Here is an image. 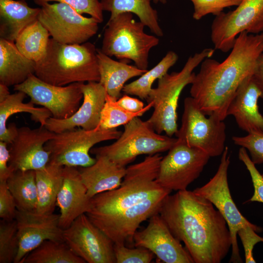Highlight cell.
<instances>
[{
    "label": "cell",
    "mask_w": 263,
    "mask_h": 263,
    "mask_svg": "<svg viewBox=\"0 0 263 263\" xmlns=\"http://www.w3.org/2000/svg\"><path fill=\"white\" fill-rule=\"evenodd\" d=\"M91 199L77 167H64L63 182L56 202L60 211V227L63 229L68 228L78 216L88 212L91 208Z\"/></svg>",
    "instance_id": "ffe728a7"
},
{
    "label": "cell",
    "mask_w": 263,
    "mask_h": 263,
    "mask_svg": "<svg viewBox=\"0 0 263 263\" xmlns=\"http://www.w3.org/2000/svg\"><path fill=\"white\" fill-rule=\"evenodd\" d=\"M177 138L161 135L155 132L146 121L139 117L124 125L120 136L113 144L93 148L90 152L104 155L124 167L143 154L152 155L168 151Z\"/></svg>",
    "instance_id": "52a82bcc"
},
{
    "label": "cell",
    "mask_w": 263,
    "mask_h": 263,
    "mask_svg": "<svg viewBox=\"0 0 263 263\" xmlns=\"http://www.w3.org/2000/svg\"><path fill=\"white\" fill-rule=\"evenodd\" d=\"M220 165L214 176L204 186L193 191L209 201L226 221L231 237L232 254L230 262L242 263L237 242L238 231L247 226H256L249 222L239 211L231 195L227 171L230 164L228 149L225 147L221 155Z\"/></svg>",
    "instance_id": "30bf717a"
},
{
    "label": "cell",
    "mask_w": 263,
    "mask_h": 263,
    "mask_svg": "<svg viewBox=\"0 0 263 263\" xmlns=\"http://www.w3.org/2000/svg\"><path fill=\"white\" fill-rule=\"evenodd\" d=\"M263 52V32L240 33L227 57L222 62L207 58L201 63L190 89V96L207 115L222 120L238 88L253 75Z\"/></svg>",
    "instance_id": "3957f363"
},
{
    "label": "cell",
    "mask_w": 263,
    "mask_h": 263,
    "mask_svg": "<svg viewBox=\"0 0 263 263\" xmlns=\"http://www.w3.org/2000/svg\"><path fill=\"white\" fill-rule=\"evenodd\" d=\"M27 95L23 92L17 91L10 94L4 101L0 102V141L11 144L16 136L18 128L15 123L6 126L7 121L13 114L19 113L31 114L32 119L45 125L47 120L52 117L50 112L44 107L38 108L30 101L23 102Z\"/></svg>",
    "instance_id": "603a6c76"
},
{
    "label": "cell",
    "mask_w": 263,
    "mask_h": 263,
    "mask_svg": "<svg viewBox=\"0 0 263 263\" xmlns=\"http://www.w3.org/2000/svg\"><path fill=\"white\" fill-rule=\"evenodd\" d=\"M64 242L46 240L30 252L20 263H85Z\"/></svg>",
    "instance_id": "4dcf8cb0"
},
{
    "label": "cell",
    "mask_w": 263,
    "mask_h": 263,
    "mask_svg": "<svg viewBox=\"0 0 263 263\" xmlns=\"http://www.w3.org/2000/svg\"><path fill=\"white\" fill-rule=\"evenodd\" d=\"M145 25L123 13L109 19L104 31L101 50L120 60L132 61L139 69L147 70L150 50L158 45V37L146 33Z\"/></svg>",
    "instance_id": "8992f818"
},
{
    "label": "cell",
    "mask_w": 263,
    "mask_h": 263,
    "mask_svg": "<svg viewBox=\"0 0 263 263\" xmlns=\"http://www.w3.org/2000/svg\"><path fill=\"white\" fill-rule=\"evenodd\" d=\"M56 133L45 126L32 129L28 127L18 128L10 144L9 165L13 169L37 170L44 168L49 163L51 152L44 145L53 138Z\"/></svg>",
    "instance_id": "2e32d148"
},
{
    "label": "cell",
    "mask_w": 263,
    "mask_h": 263,
    "mask_svg": "<svg viewBox=\"0 0 263 263\" xmlns=\"http://www.w3.org/2000/svg\"><path fill=\"white\" fill-rule=\"evenodd\" d=\"M10 94L8 86L0 83V102L4 101Z\"/></svg>",
    "instance_id": "f6af8a7d"
},
{
    "label": "cell",
    "mask_w": 263,
    "mask_h": 263,
    "mask_svg": "<svg viewBox=\"0 0 263 263\" xmlns=\"http://www.w3.org/2000/svg\"><path fill=\"white\" fill-rule=\"evenodd\" d=\"M40 10L29 7L24 0H0V38L15 42L20 32L38 19Z\"/></svg>",
    "instance_id": "484cf974"
},
{
    "label": "cell",
    "mask_w": 263,
    "mask_h": 263,
    "mask_svg": "<svg viewBox=\"0 0 263 263\" xmlns=\"http://www.w3.org/2000/svg\"><path fill=\"white\" fill-rule=\"evenodd\" d=\"M153 2L156 4L161 3L162 4H166L167 0H152Z\"/></svg>",
    "instance_id": "bcb514c9"
},
{
    "label": "cell",
    "mask_w": 263,
    "mask_h": 263,
    "mask_svg": "<svg viewBox=\"0 0 263 263\" xmlns=\"http://www.w3.org/2000/svg\"><path fill=\"white\" fill-rule=\"evenodd\" d=\"M238 156L249 172L254 187L253 195L246 202H258L263 203V175L256 168L245 148H240Z\"/></svg>",
    "instance_id": "f35d334b"
},
{
    "label": "cell",
    "mask_w": 263,
    "mask_h": 263,
    "mask_svg": "<svg viewBox=\"0 0 263 263\" xmlns=\"http://www.w3.org/2000/svg\"><path fill=\"white\" fill-rule=\"evenodd\" d=\"M207 116L193 98L186 97L181 125L175 135L178 140L202 150L210 157L218 156L225 148L226 126L216 116Z\"/></svg>",
    "instance_id": "9c48e42d"
},
{
    "label": "cell",
    "mask_w": 263,
    "mask_h": 263,
    "mask_svg": "<svg viewBox=\"0 0 263 263\" xmlns=\"http://www.w3.org/2000/svg\"><path fill=\"white\" fill-rule=\"evenodd\" d=\"M35 75L44 82L60 86L99 82L97 48L89 42L68 44L50 38L45 55L36 62Z\"/></svg>",
    "instance_id": "277c9868"
},
{
    "label": "cell",
    "mask_w": 263,
    "mask_h": 263,
    "mask_svg": "<svg viewBox=\"0 0 263 263\" xmlns=\"http://www.w3.org/2000/svg\"><path fill=\"white\" fill-rule=\"evenodd\" d=\"M64 167L51 162L43 169L35 170L38 202L36 212L54 213L56 198L62 184Z\"/></svg>",
    "instance_id": "4316f807"
},
{
    "label": "cell",
    "mask_w": 263,
    "mask_h": 263,
    "mask_svg": "<svg viewBox=\"0 0 263 263\" xmlns=\"http://www.w3.org/2000/svg\"><path fill=\"white\" fill-rule=\"evenodd\" d=\"M152 103L149 102L140 111L137 113L129 112L117 103V99L107 94L106 101L102 109L98 129L110 130L125 125L133 118L140 117L152 108Z\"/></svg>",
    "instance_id": "d6a6232c"
},
{
    "label": "cell",
    "mask_w": 263,
    "mask_h": 263,
    "mask_svg": "<svg viewBox=\"0 0 263 263\" xmlns=\"http://www.w3.org/2000/svg\"><path fill=\"white\" fill-rule=\"evenodd\" d=\"M178 59V56L175 52L169 51L154 67L147 70L136 80L126 84L122 92L126 94L137 96L147 100L152 89L153 82L168 73Z\"/></svg>",
    "instance_id": "1f68e13d"
},
{
    "label": "cell",
    "mask_w": 263,
    "mask_h": 263,
    "mask_svg": "<svg viewBox=\"0 0 263 263\" xmlns=\"http://www.w3.org/2000/svg\"><path fill=\"white\" fill-rule=\"evenodd\" d=\"M19 249L17 223L15 220L0 222V263H14Z\"/></svg>",
    "instance_id": "836d02e7"
},
{
    "label": "cell",
    "mask_w": 263,
    "mask_h": 263,
    "mask_svg": "<svg viewBox=\"0 0 263 263\" xmlns=\"http://www.w3.org/2000/svg\"><path fill=\"white\" fill-rule=\"evenodd\" d=\"M100 82L105 88L107 93L118 99L126 82L129 79L140 76L147 70L131 65L126 61H116L106 55L101 49L97 48Z\"/></svg>",
    "instance_id": "cb8c5ba5"
},
{
    "label": "cell",
    "mask_w": 263,
    "mask_h": 263,
    "mask_svg": "<svg viewBox=\"0 0 263 263\" xmlns=\"http://www.w3.org/2000/svg\"><path fill=\"white\" fill-rule=\"evenodd\" d=\"M36 62L23 55L14 41L0 38V83L9 87L35 74Z\"/></svg>",
    "instance_id": "d4e9b609"
},
{
    "label": "cell",
    "mask_w": 263,
    "mask_h": 263,
    "mask_svg": "<svg viewBox=\"0 0 263 263\" xmlns=\"http://www.w3.org/2000/svg\"><path fill=\"white\" fill-rule=\"evenodd\" d=\"M50 37L47 30L37 19L20 32L15 44L23 55L37 62L46 54Z\"/></svg>",
    "instance_id": "f546056e"
},
{
    "label": "cell",
    "mask_w": 263,
    "mask_h": 263,
    "mask_svg": "<svg viewBox=\"0 0 263 263\" xmlns=\"http://www.w3.org/2000/svg\"><path fill=\"white\" fill-rule=\"evenodd\" d=\"M117 102L123 108L132 113L138 112L145 107L144 104L142 101L126 94L119 98Z\"/></svg>",
    "instance_id": "7bdbcfd3"
},
{
    "label": "cell",
    "mask_w": 263,
    "mask_h": 263,
    "mask_svg": "<svg viewBox=\"0 0 263 263\" xmlns=\"http://www.w3.org/2000/svg\"><path fill=\"white\" fill-rule=\"evenodd\" d=\"M59 214H44L17 210L19 249L14 263H20L31 251L46 240L64 242L63 230L59 225Z\"/></svg>",
    "instance_id": "e0dca14e"
},
{
    "label": "cell",
    "mask_w": 263,
    "mask_h": 263,
    "mask_svg": "<svg viewBox=\"0 0 263 263\" xmlns=\"http://www.w3.org/2000/svg\"><path fill=\"white\" fill-rule=\"evenodd\" d=\"M210 157L177 139L161 159L156 181L170 191L186 190L200 176Z\"/></svg>",
    "instance_id": "7c38bea8"
},
{
    "label": "cell",
    "mask_w": 263,
    "mask_h": 263,
    "mask_svg": "<svg viewBox=\"0 0 263 263\" xmlns=\"http://www.w3.org/2000/svg\"><path fill=\"white\" fill-rule=\"evenodd\" d=\"M262 228L258 226H247L241 228L238 232L242 241L246 263H255L256 261L253 255L254 246L259 242H263V237H260L257 232H260Z\"/></svg>",
    "instance_id": "ab89813d"
},
{
    "label": "cell",
    "mask_w": 263,
    "mask_h": 263,
    "mask_svg": "<svg viewBox=\"0 0 263 263\" xmlns=\"http://www.w3.org/2000/svg\"><path fill=\"white\" fill-rule=\"evenodd\" d=\"M133 240L135 247L149 249L164 263H194L186 248L174 236L159 213L149 219L146 228L136 231Z\"/></svg>",
    "instance_id": "ac0fdd59"
},
{
    "label": "cell",
    "mask_w": 263,
    "mask_h": 263,
    "mask_svg": "<svg viewBox=\"0 0 263 263\" xmlns=\"http://www.w3.org/2000/svg\"><path fill=\"white\" fill-rule=\"evenodd\" d=\"M121 133L116 129L86 130L75 128L56 133L55 137L45 143L44 148L51 152L49 162L63 167H86L96 161L89 153L95 145L116 140Z\"/></svg>",
    "instance_id": "ba28073f"
},
{
    "label": "cell",
    "mask_w": 263,
    "mask_h": 263,
    "mask_svg": "<svg viewBox=\"0 0 263 263\" xmlns=\"http://www.w3.org/2000/svg\"><path fill=\"white\" fill-rule=\"evenodd\" d=\"M81 90L83 98L78 109L66 119L49 118L45 126L49 131L59 133L76 127L86 130L98 128L107 94L106 89L99 82H89L82 83Z\"/></svg>",
    "instance_id": "d6986e66"
},
{
    "label": "cell",
    "mask_w": 263,
    "mask_h": 263,
    "mask_svg": "<svg viewBox=\"0 0 263 263\" xmlns=\"http://www.w3.org/2000/svg\"><path fill=\"white\" fill-rule=\"evenodd\" d=\"M80 82L56 86L43 81L35 74L23 82L15 85L14 90L23 92L34 104L48 110L52 117L58 119L71 116L81 105L83 95Z\"/></svg>",
    "instance_id": "5bb4252c"
},
{
    "label": "cell",
    "mask_w": 263,
    "mask_h": 263,
    "mask_svg": "<svg viewBox=\"0 0 263 263\" xmlns=\"http://www.w3.org/2000/svg\"><path fill=\"white\" fill-rule=\"evenodd\" d=\"M38 19L56 41L68 44H82L96 34V19L77 13L69 5L57 2L41 6Z\"/></svg>",
    "instance_id": "8fae6325"
},
{
    "label": "cell",
    "mask_w": 263,
    "mask_h": 263,
    "mask_svg": "<svg viewBox=\"0 0 263 263\" xmlns=\"http://www.w3.org/2000/svg\"><path fill=\"white\" fill-rule=\"evenodd\" d=\"M215 49L205 48L190 56L179 72L167 73L158 80L157 86L151 89L147 100L152 103L153 111L147 120L154 130L165 132L172 137L178 131L177 109L180 94L186 86L192 83L193 70L207 58H210Z\"/></svg>",
    "instance_id": "5b68a950"
},
{
    "label": "cell",
    "mask_w": 263,
    "mask_h": 263,
    "mask_svg": "<svg viewBox=\"0 0 263 263\" xmlns=\"http://www.w3.org/2000/svg\"><path fill=\"white\" fill-rule=\"evenodd\" d=\"M16 204L10 191L6 181L0 182V217L1 220L15 219L17 211Z\"/></svg>",
    "instance_id": "60d3db41"
},
{
    "label": "cell",
    "mask_w": 263,
    "mask_h": 263,
    "mask_svg": "<svg viewBox=\"0 0 263 263\" xmlns=\"http://www.w3.org/2000/svg\"><path fill=\"white\" fill-rule=\"evenodd\" d=\"M114 252L116 263H150L154 254L142 247L130 248L125 244L114 243Z\"/></svg>",
    "instance_id": "d590c367"
},
{
    "label": "cell",
    "mask_w": 263,
    "mask_h": 263,
    "mask_svg": "<svg viewBox=\"0 0 263 263\" xmlns=\"http://www.w3.org/2000/svg\"></svg>",
    "instance_id": "7dc6e473"
},
{
    "label": "cell",
    "mask_w": 263,
    "mask_h": 263,
    "mask_svg": "<svg viewBox=\"0 0 263 263\" xmlns=\"http://www.w3.org/2000/svg\"><path fill=\"white\" fill-rule=\"evenodd\" d=\"M234 143L247 150L250 159L256 165L263 163V132L254 131L244 136L232 137Z\"/></svg>",
    "instance_id": "e575fe53"
},
{
    "label": "cell",
    "mask_w": 263,
    "mask_h": 263,
    "mask_svg": "<svg viewBox=\"0 0 263 263\" xmlns=\"http://www.w3.org/2000/svg\"><path fill=\"white\" fill-rule=\"evenodd\" d=\"M35 2L42 6L51 1L63 2L69 5L77 13L87 14L96 19L100 23L103 21V9L100 1L98 0H34Z\"/></svg>",
    "instance_id": "74e56055"
},
{
    "label": "cell",
    "mask_w": 263,
    "mask_h": 263,
    "mask_svg": "<svg viewBox=\"0 0 263 263\" xmlns=\"http://www.w3.org/2000/svg\"><path fill=\"white\" fill-rule=\"evenodd\" d=\"M207 199L193 191H178L166 198L159 214L195 263H220L231 247L227 223Z\"/></svg>",
    "instance_id": "7a4b0ae2"
},
{
    "label": "cell",
    "mask_w": 263,
    "mask_h": 263,
    "mask_svg": "<svg viewBox=\"0 0 263 263\" xmlns=\"http://www.w3.org/2000/svg\"><path fill=\"white\" fill-rule=\"evenodd\" d=\"M7 145V143L0 141V182L7 181L15 171L9 165L10 152Z\"/></svg>",
    "instance_id": "b9f144b4"
},
{
    "label": "cell",
    "mask_w": 263,
    "mask_h": 263,
    "mask_svg": "<svg viewBox=\"0 0 263 263\" xmlns=\"http://www.w3.org/2000/svg\"><path fill=\"white\" fill-rule=\"evenodd\" d=\"M6 182L14 198L17 210L36 212L38 194L35 170H16Z\"/></svg>",
    "instance_id": "f1b7e54d"
},
{
    "label": "cell",
    "mask_w": 263,
    "mask_h": 263,
    "mask_svg": "<svg viewBox=\"0 0 263 263\" xmlns=\"http://www.w3.org/2000/svg\"><path fill=\"white\" fill-rule=\"evenodd\" d=\"M263 98V92L253 75L245 78L238 88L227 110L238 127L247 133L263 132V115L259 110L258 100Z\"/></svg>",
    "instance_id": "44dd1931"
},
{
    "label": "cell",
    "mask_w": 263,
    "mask_h": 263,
    "mask_svg": "<svg viewBox=\"0 0 263 263\" xmlns=\"http://www.w3.org/2000/svg\"><path fill=\"white\" fill-rule=\"evenodd\" d=\"M243 32L251 34L263 32V0H242L234 10L216 16L210 35L214 49L228 52Z\"/></svg>",
    "instance_id": "4fadbf2b"
},
{
    "label": "cell",
    "mask_w": 263,
    "mask_h": 263,
    "mask_svg": "<svg viewBox=\"0 0 263 263\" xmlns=\"http://www.w3.org/2000/svg\"><path fill=\"white\" fill-rule=\"evenodd\" d=\"M103 11H108L112 19L123 13L136 15L139 21L158 37L163 36L157 11L151 5V0H101Z\"/></svg>",
    "instance_id": "83f0119b"
},
{
    "label": "cell",
    "mask_w": 263,
    "mask_h": 263,
    "mask_svg": "<svg viewBox=\"0 0 263 263\" xmlns=\"http://www.w3.org/2000/svg\"><path fill=\"white\" fill-rule=\"evenodd\" d=\"M253 76L263 92V52L258 59Z\"/></svg>",
    "instance_id": "ee69618b"
},
{
    "label": "cell",
    "mask_w": 263,
    "mask_h": 263,
    "mask_svg": "<svg viewBox=\"0 0 263 263\" xmlns=\"http://www.w3.org/2000/svg\"><path fill=\"white\" fill-rule=\"evenodd\" d=\"M194 8L193 18L198 20L205 16L212 14L215 16L223 12L224 9L238 6L242 0H189Z\"/></svg>",
    "instance_id": "8d00e7d4"
},
{
    "label": "cell",
    "mask_w": 263,
    "mask_h": 263,
    "mask_svg": "<svg viewBox=\"0 0 263 263\" xmlns=\"http://www.w3.org/2000/svg\"><path fill=\"white\" fill-rule=\"evenodd\" d=\"M93 165L78 169L87 194L91 198L118 188L125 175L126 168L104 155L95 156Z\"/></svg>",
    "instance_id": "7402d4cb"
},
{
    "label": "cell",
    "mask_w": 263,
    "mask_h": 263,
    "mask_svg": "<svg viewBox=\"0 0 263 263\" xmlns=\"http://www.w3.org/2000/svg\"><path fill=\"white\" fill-rule=\"evenodd\" d=\"M162 158L159 153L148 155L126 168L118 188L92 198L86 214L114 243H133L141 224L159 213L171 192L156 181Z\"/></svg>",
    "instance_id": "6da1fadb"
},
{
    "label": "cell",
    "mask_w": 263,
    "mask_h": 263,
    "mask_svg": "<svg viewBox=\"0 0 263 263\" xmlns=\"http://www.w3.org/2000/svg\"><path fill=\"white\" fill-rule=\"evenodd\" d=\"M63 237L72 251L86 263H116L114 242L86 214L63 230Z\"/></svg>",
    "instance_id": "9a60e30c"
}]
</instances>
